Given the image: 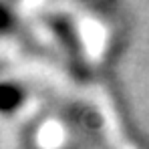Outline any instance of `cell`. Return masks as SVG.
Here are the masks:
<instances>
[{
    "label": "cell",
    "mask_w": 149,
    "mask_h": 149,
    "mask_svg": "<svg viewBox=\"0 0 149 149\" xmlns=\"http://www.w3.org/2000/svg\"><path fill=\"white\" fill-rule=\"evenodd\" d=\"M26 103V89L10 77L0 73V115H14Z\"/></svg>",
    "instance_id": "obj_1"
},
{
    "label": "cell",
    "mask_w": 149,
    "mask_h": 149,
    "mask_svg": "<svg viewBox=\"0 0 149 149\" xmlns=\"http://www.w3.org/2000/svg\"><path fill=\"white\" fill-rule=\"evenodd\" d=\"M18 28V16L12 6L0 2V36H10Z\"/></svg>",
    "instance_id": "obj_2"
}]
</instances>
